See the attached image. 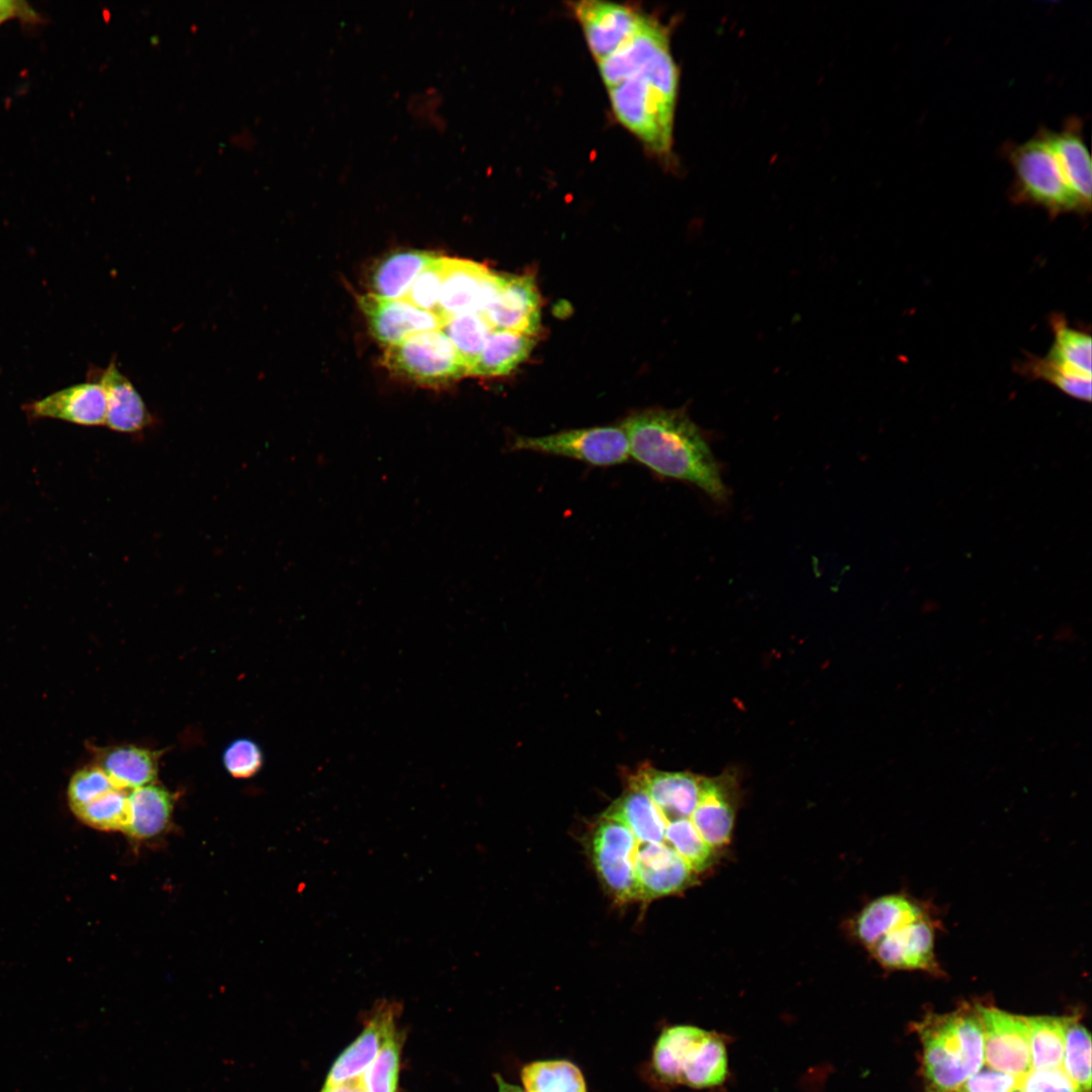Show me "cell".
I'll list each match as a JSON object with an SVG mask.
<instances>
[{
	"label": "cell",
	"mask_w": 1092,
	"mask_h": 1092,
	"mask_svg": "<svg viewBox=\"0 0 1092 1092\" xmlns=\"http://www.w3.org/2000/svg\"><path fill=\"white\" fill-rule=\"evenodd\" d=\"M630 456L655 475L693 484L717 503H726L728 488L699 427L678 410H646L621 424Z\"/></svg>",
	"instance_id": "1"
},
{
	"label": "cell",
	"mask_w": 1092,
	"mask_h": 1092,
	"mask_svg": "<svg viewBox=\"0 0 1092 1092\" xmlns=\"http://www.w3.org/2000/svg\"><path fill=\"white\" fill-rule=\"evenodd\" d=\"M677 88L678 70L670 47L608 88L617 119L656 155L670 153Z\"/></svg>",
	"instance_id": "2"
},
{
	"label": "cell",
	"mask_w": 1092,
	"mask_h": 1092,
	"mask_svg": "<svg viewBox=\"0 0 1092 1092\" xmlns=\"http://www.w3.org/2000/svg\"><path fill=\"white\" fill-rule=\"evenodd\" d=\"M917 1031L922 1045L924 1092H954L984 1064L983 1029L977 1006L928 1014Z\"/></svg>",
	"instance_id": "3"
},
{
	"label": "cell",
	"mask_w": 1092,
	"mask_h": 1092,
	"mask_svg": "<svg viewBox=\"0 0 1092 1092\" xmlns=\"http://www.w3.org/2000/svg\"><path fill=\"white\" fill-rule=\"evenodd\" d=\"M1006 156L1013 170L1014 201L1040 206L1052 215L1082 213L1051 147L1048 129L1038 130L1021 144L1008 146Z\"/></svg>",
	"instance_id": "4"
},
{
	"label": "cell",
	"mask_w": 1092,
	"mask_h": 1092,
	"mask_svg": "<svg viewBox=\"0 0 1092 1092\" xmlns=\"http://www.w3.org/2000/svg\"><path fill=\"white\" fill-rule=\"evenodd\" d=\"M382 364L392 373L422 386H447L467 376L453 345L441 330L415 334L387 347Z\"/></svg>",
	"instance_id": "5"
},
{
	"label": "cell",
	"mask_w": 1092,
	"mask_h": 1092,
	"mask_svg": "<svg viewBox=\"0 0 1092 1092\" xmlns=\"http://www.w3.org/2000/svg\"><path fill=\"white\" fill-rule=\"evenodd\" d=\"M510 451H529L574 459L593 466L622 464L630 457L629 442L622 426L573 429L540 437L517 436Z\"/></svg>",
	"instance_id": "6"
},
{
	"label": "cell",
	"mask_w": 1092,
	"mask_h": 1092,
	"mask_svg": "<svg viewBox=\"0 0 1092 1092\" xmlns=\"http://www.w3.org/2000/svg\"><path fill=\"white\" fill-rule=\"evenodd\" d=\"M632 833L621 820L605 814L592 836V855L596 869L613 896L622 901L641 900L631 856Z\"/></svg>",
	"instance_id": "7"
},
{
	"label": "cell",
	"mask_w": 1092,
	"mask_h": 1092,
	"mask_svg": "<svg viewBox=\"0 0 1092 1092\" xmlns=\"http://www.w3.org/2000/svg\"><path fill=\"white\" fill-rule=\"evenodd\" d=\"M505 280L506 275L496 274L485 265L447 257L436 313L442 323L466 312L482 314Z\"/></svg>",
	"instance_id": "8"
},
{
	"label": "cell",
	"mask_w": 1092,
	"mask_h": 1092,
	"mask_svg": "<svg viewBox=\"0 0 1092 1092\" xmlns=\"http://www.w3.org/2000/svg\"><path fill=\"white\" fill-rule=\"evenodd\" d=\"M983 1029L984 1061L994 1070L1022 1078L1030 1070L1025 1016L976 1005Z\"/></svg>",
	"instance_id": "9"
},
{
	"label": "cell",
	"mask_w": 1092,
	"mask_h": 1092,
	"mask_svg": "<svg viewBox=\"0 0 1092 1092\" xmlns=\"http://www.w3.org/2000/svg\"><path fill=\"white\" fill-rule=\"evenodd\" d=\"M571 9L582 27L592 55L598 62L611 55L629 38L645 18L635 8L597 0L573 2Z\"/></svg>",
	"instance_id": "10"
},
{
	"label": "cell",
	"mask_w": 1092,
	"mask_h": 1092,
	"mask_svg": "<svg viewBox=\"0 0 1092 1092\" xmlns=\"http://www.w3.org/2000/svg\"><path fill=\"white\" fill-rule=\"evenodd\" d=\"M400 1005L380 1000L374 1005L364 1022V1028L336 1059L324 1086L338 1085L362 1076L376 1058L384 1041L396 1029Z\"/></svg>",
	"instance_id": "11"
},
{
	"label": "cell",
	"mask_w": 1092,
	"mask_h": 1092,
	"mask_svg": "<svg viewBox=\"0 0 1092 1092\" xmlns=\"http://www.w3.org/2000/svg\"><path fill=\"white\" fill-rule=\"evenodd\" d=\"M935 928L930 915L906 923L879 939L869 950L889 970L940 972L934 953Z\"/></svg>",
	"instance_id": "12"
},
{
	"label": "cell",
	"mask_w": 1092,
	"mask_h": 1092,
	"mask_svg": "<svg viewBox=\"0 0 1092 1092\" xmlns=\"http://www.w3.org/2000/svg\"><path fill=\"white\" fill-rule=\"evenodd\" d=\"M358 302L372 336L386 348L415 334L440 330L443 325L438 314L403 299H384L367 293Z\"/></svg>",
	"instance_id": "13"
},
{
	"label": "cell",
	"mask_w": 1092,
	"mask_h": 1092,
	"mask_svg": "<svg viewBox=\"0 0 1092 1092\" xmlns=\"http://www.w3.org/2000/svg\"><path fill=\"white\" fill-rule=\"evenodd\" d=\"M540 302L532 276L506 275L504 285L482 315L492 330L535 336L541 325Z\"/></svg>",
	"instance_id": "14"
},
{
	"label": "cell",
	"mask_w": 1092,
	"mask_h": 1092,
	"mask_svg": "<svg viewBox=\"0 0 1092 1092\" xmlns=\"http://www.w3.org/2000/svg\"><path fill=\"white\" fill-rule=\"evenodd\" d=\"M705 778L642 767L630 778V787L643 791L667 819L692 817L701 801Z\"/></svg>",
	"instance_id": "15"
},
{
	"label": "cell",
	"mask_w": 1092,
	"mask_h": 1092,
	"mask_svg": "<svg viewBox=\"0 0 1092 1092\" xmlns=\"http://www.w3.org/2000/svg\"><path fill=\"white\" fill-rule=\"evenodd\" d=\"M107 402L100 382H85L56 391L30 405L34 417L83 426L105 425Z\"/></svg>",
	"instance_id": "16"
},
{
	"label": "cell",
	"mask_w": 1092,
	"mask_h": 1092,
	"mask_svg": "<svg viewBox=\"0 0 1092 1092\" xmlns=\"http://www.w3.org/2000/svg\"><path fill=\"white\" fill-rule=\"evenodd\" d=\"M1051 147L1082 214L1091 209V159L1081 120L1069 119L1060 131L1048 130Z\"/></svg>",
	"instance_id": "17"
},
{
	"label": "cell",
	"mask_w": 1092,
	"mask_h": 1092,
	"mask_svg": "<svg viewBox=\"0 0 1092 1092\" xmlns=\"http://www.w3.org/2000/svg\"><path fill=\"white\" fill-rule=\"evenodd\" d=\"M669 46L664 27L646 17L639 28L611 55L598 62L601 77L607 88L633 74L659 50Z\"/></svg>",
	"instance_id": "18"
},
{
	"label": "cell",
	"mask_w": 1092,
	"mask_h": 1092,
	"mask_svg": "<svg viewBox=\"0 0 1092 1092\" xmlns=\"http://www.w3.org/2000/svg\"><path fill=\"white\" fill-rule=\"evenodd\" d=\"M102 385L107 402L105 425L120 433H138L153 423L141 394L131 381L122 374L114 361L103 371Z\"/></svg>",
	"instance_id": "19"
},
{
	"label": "cell",
	"mask_w": 1092,
	"mask_h": 1092,
	"mask_svg": "<svg viewBox=\"0 0 1092 1092\" xmlns=\"http://www.w3.org/2000/svg\"><path fill=\"white\" fill-rule=\"evenodd\" d=\"M926 909L904 895H888L867 905L857 916L854 932L870 949L879 939L894 929L928 916Z\"/></svg>",
	"instance_id": "20"
},
{
	"label": "cell",
	"mask_w": 1092,
	"mask_h": 1092,
	"mask_svg": "<svg viewBox=\"0 0 1092 1092\" xmlns=\"http://www.w3.org/2000/svg\"><path fill=\"white\" fill-rule=\"evenodd\" d=\"M440 255L405 250L379 260L369 275L370 294L384 299H402L417 276Z\"/></svg>",
	"instance_id": "21"
},
{
	"label": "cell",
	"mask_w": 1092,
	"mask_h": 1092,
	"mask_svg": "<svg viewBox=\"0 0 1092 1092\" xmlns=\"http://www.w3.org/2000/svg\"><path fill=\"white\" fill-rule=\"evenodd\" d=\"M98 765L116 789L129 792L155 782L158 754L134 745L115 746L102 752Z\"/></svg>",
	"instance_id": "22"
},
{
	"label": "cell",
	"mask_w": 1092,
	"mask_h": 1092,
	"mask_svg": "<svg viewBox=\"0 0 1092 1092\" xmlns=\"http://www.w3.org/2000/svg\"><path fill=\"white\" fill-rule=\"evenodd\" d=\"M129 822L125 833L136 839L160 834L169 824L174 800L163 786L150 784L128 792Z\"/></svg>",
	"instance_id": "23"
},
{
	"label": "cell",
	"mask_w": 1092,
	"mask_h": 1092,
	"mask_svg": "<svg viewBox=\"0 0 1092 1092\" xmlns=\"http://www.w3.org/2000/svg\"><path fill=\"white\" fill-rule=\"evenodd\" d=\"M535 344L534 336L506 330H492L478 361L468 375L480 377L507 375L528 358Z\"/></svg>",
	"instance_id": "24"
},
{
	"label": "cell",
	"mask_w": 1092,
	"mask_h": 1092,
	"mask_svg": "<svg viewBox=\"0 0 1092 1092\" xmlns=\"http://www.w3.org/2000/svg\"><path fill=\"white\" fill-rule=\"evenodd\" d=\"M707 1031L687 1024L665 1028L657 1038L652 1053L655 1075L665 1084H681L687 1059Z\"/></svg>",
	"instance_id": "25"
},
{
	"label": "cell",
	"mask_w": 1092,
	"mask_h": 1092,
	"mask_svg": "<svg viewBox=\"0 0 1092 1092\" xmlns=\"http://www.w3.org/2000/svg\"><path fill=\"white\" fill-rule=\"evenodd\" d=\"M727 1077L726 1043L718 1033L708 1030L687 1059L681 1084L696 1089L714 1088L723 1084Z\"/></svg>",
	"instance_id": "26"
},
{
	"label": "cell",
	"mask_w": 1092,
	"mask_h": 1092,
	"mask_svg": "<svg viewBox=\"0 0 1092 1092\" xmlns=\"http://www.w3.org/2000/svg\"><path fill=\"white\" fill-rule=\"evenodd\" d=\"M1054 342L1045 355L1057 365L1082 376L1091 377V337L1072 328L1062 316L1052 320Z\"/></svg>",
	"instance_id": "27"
},
{
	"label": "cell",
	"mask_w": 1092,
	"mask_h": 1092,
	"mask_svg": "<svg viewBox=\"0 0 1092 1092\" xmlns=\"http://www.w3.org/2000/svg\"><path fill=\"white\" fill-rule=\"evenodd\" d=\"M1031 1070L1061 1068L1064 1057V1017L1025 1016Z\"/></svg>",
	"instance_id": "28"
},
{
	"label": "cell",
	"mask_w": 1092,
	"mask_h": 1092,
	"mask_svg": "<svg viewBox=\"0 0 1092 1092\" xmlns=\"http://www.w3.org/2000/svg\"><path fill=\"white\" fill-rule=\"evenodd\" d=\"M521 1078L527 1092H586L580 1070L564 1060L530 1063Z\"/></svg>",
	"instance_id": "29"
},
{
	"label": "cell",
	"mask_w": 1092,
	"mask_h": 1092,
	"mask_svg": "<svg viewBox=\"0 0 1092 1092\" xmlns=\"http://www.w3.org/2000/svg\"><path fill=\"white\" fill-rule=\"evenodd\" d=\"M440 330L453 345L468 375L481 355L491 327L482 314L466 312L447 320Z\"/></svg>",
	"instance_id": "30"
},
{
	"label": "cell",
	"mask_w": 1092,
	"mask_h": 1092,
	"mask_svg": "<svg viewBox=\"0 0 1092 1092\" xmlns=\"http://www.w3.org/2000/svg\"><path fill=\"white\" fill-rule=\"evenodd\" d=\"M1062 1069L1082 1092L1091 1090V1036L1076 1018L1064 1017Z\"/></svg>",
	"instance_id": "31"
},
{
	"label": "cell",
	"mask_w": 1092,
	"mask_h": 1092,
	"mask_svg": "<svg viewBox=\"0 0 1092 1092\" xmlns=\"http://www.w3.org/2000/svg\"><path fill=\"white\" fill-rule=\"evenodd\" d=\"M73 812L89 826L125 833L129 822L128 792L112 789Z\"/></svg>",
	"instance_id": "32"
},
{
	"label": "cell",
	"mask_w": 1092,
	"mask_h": 1092,
	"mask_svg": "<svg viewBox=\"0 0 1092 1092\" xmlns=\"http://www.w3.org/2000/svg\"><path fill=\"white\" fill-rule=\"evenodd\" d=\"M401 1045V1035L395 1029L360 1077L367 1092H397Z\"/></svg>",
	"instance_id": "33"
},
{
	"label": "cell",
	"mask_w": 1092,
	"mask_h": 1092,
	"mask_svg": "<svg viewBox=\"0 0 1092 1092\" xmlns=\"http://www.w3.org/2000/svg\"><path fill=\"white\" fill-rule=\"evenodd\" d=\"M1021 371L1026 375L1054 385L1073 398L1091 400V377L1073 373L1050 360L1046 356H1028L1021 364Z\"/></svg>",
	"instance_id": "34"
},
{
	"label": "cell",
	"mask_w": 1092,
	"mask_h": 1092,
	"mask_svg": "<svg viewBox=\"0 0 1092 1092\" xmlns=\"http://www.w3.org/2000/svg\"><path fill=\"white\" fill-rule=\"evenodd\" d=\"M446 260L447 257L439 256L431 262L417 276L402 299L422 310L436 313Z\"/></svg>",
	"instance_id": "35"
},
{
	"label": "cell",
	"mask_w": 1092,
	"mask_h": 1092,
	"mask_svg": "<svg viewBox=\"0 0 1092 1092\" xmlns=\"http://www.w3.org/2000/svg\"><path fill=\"white\" fill-rule=\"evenodd\" d=\"M112 789L116 788L99 765L84 767L72 777L69 784L71 809L82 807Z\"/></svg>",
	"instance_id": "36"
},
{
	"label": "cell",
	"mask_w": 1092,
	"mask_h": 1092,
	"mask_svg": "<svg viewBox=\"0 0 1092 1092\" xmlns=\"http://www.w3.org/2000/svg\"><path fill=\"white\" fill-rule=\"evenodd\" d=\"M223 764L235 778H250L261 767L263 754L257 743L242 738L232 742L223 752Z\"/></svg>",
	"instance_id": "37"
},
{
	"label": "cell",
	"mask_w": 1092,
	"mask_h": 1092,
	"mask_svg": "<svg viewBox=\"0 0 1092 1092\" xmlns=\"http://www.w3.org/2000/svg\"><path fill=\"white\" fill-rule=\"evenodd\" d=\"M1022 1092H1082L1061 1068L1030 1070L1021 1078Z\"/></svg>",
	"instance_id": "38"
},
{
	"label": "cell",
	"mask_w": 1092,
	"mask_h": 1092,
	"mask_svg": "<svg viewBox=\"0 0 1092 1092\" xmlns=\"http://www.w3.org/2000/svg\"><path fill=\"white\" fill-rule=\"evenodd\" d=\"M1021 1078L991 1069L981 1068L971 1076L960 1090L963 1092H1015L1020 1088Z\"/></svg>",
	"instance_id": "39"
},
{
	"label": "cell",
	"mask_w": 1092,
	"mask_h": 1092,
	"mask_svg": "<svg viewBox=\"0 0 1092 1092\" xmlns=\"http://www.w3.org/2000/svg\"><path fill=\"white\" fill-rule=\"evenodd\" d=\"M16 18L30 24L39 23L41 21L39 14L26 2L0 0V25L8 20Z\"/></svg>",
	"instance_id": "40"
},
{
	"label": "cell",
	"mask_w": 1092,
	"mask_h": 1092,
	"mask_svg": "<svg viewBox=\"0 0 1092 1092\" xmlns=\"http://www.w3.org/2000/svg\"><path fill=\"white\" fill-rule=\"evenodd\" d=\"M497 1083L498 1092H523L520 1087L510 1084L504 1080L499 1075H494Z\"/></svg>",
	"instance_id": "41"
},
{
	"label": "cell",
	"mask_w": 1092,
	"mask_h": 1092,
	"mask_svg": "<svg viewBox=\"0 0 1092 1092\" xmlns=\"http://www.w3.org/2000/svg\"><path fill=\"white\" fill-rule=\"evenodd\" d=\"M348 1092H367L361 1084L360 1078L352 1080Z\"/></svg>",
	"instance_id": "42"
},
{
	"label": "cell",
	"mask_w": 1092,
	"mask_h": 1092,
	"mask_svg": "<svg viewBox=\"0 0 1092 1092\" xmlns=\"http://www.w3.org/2000/svg\"><path fill=\"white\" fill-rule=\"evenodd\" d=\"M1015 1092H1022V1091H1021L1020 1089H1018V1090H1017V1091H1015Z\"/></svg>",
	"instance_id": "43"
},
{
	"label": "cell",
	"mask_w": 1092,
	"mask_h": 1092,
	"mask_svg": "<svg viewBox=\"0 0 1092 1092\" xmlns=\"http://www.w3.org/2000/svg\"><path fill=\"white\" fill-rule=\"evenodd\" d=\"M954 1092H963V1091H962V1090H958V1091H954Z\"/></svg>",
	"instance_id": "44"
}]
</instances>
